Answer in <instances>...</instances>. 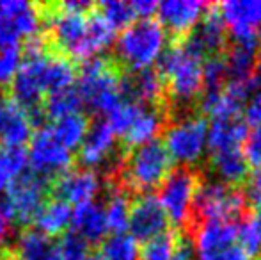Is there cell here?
Listing matches in <instances>:
<instances>
[{
	"instance_id": "cell-1",
	"label": "cell",
	"mask_w": 261,
	"mask_h": 260,
	"mask_svg": "<svg viewBox=\"0 0 261 260\" xmlns=\"http://www.w3.org/2000/svg\"><path fill=\"white\" fill-rule=\"evenodd\" d=\"M172 171V160L158 139L124 150L117 166L110 171L109 184L130 193H148L160 187Z\"/></svg>"
},
{
	"instance_id": "cell-2",
	"label": "cell",
	"mask_w": 261,
	"mask_h": 260,
	"mask_svg": "<svg viewBox=\"0 0 261 260\" xmlns=\"http://www.w3.org/2000/svg\"><path fill=\"white\" fill-rule=\"evenodd\" d=\"M165 93L176 111H187L203 91V59L179 45L165 50L160 57V72Z\"/></svg>"
},
{
	"instance_id": "cell-3",
	"label": "cell",
	"mask_w": 261,
	"mask_h": 260,
	"mask_svg": "<svg viewBox=\"0 0 261 260\" xmlns=\"http://www.w3.org/2000/svg\"><path fill=\"white\" fill-rule=\"evenodd\" d=\"M123 69L112 57H93L79 69V97L89 111L109 114L123 102L121 93Z\"/></svg>"
},
{
	"instance_id": "cell-4",
	"label": "cell",
	"mask_w": 261,
	"mask_h": 260,
	"mask_svg": "<svg viewBox=\"0 0 261 260\" xmlns=\"http://www.w3.org/2000/svg\"><path fill=\"white\" fill-rule=\"evenodd\" d=\"M165 29L153 18L135 20L126 29H123L116 43V57H112L119 68L130 72L148 69L156 63L165 52Z\"/></svg>"
},
{
	"instance_id": "cell-5",
	"label": "cell",
	"mask_w": 261,
	"mask_h": 260,
	"mask_svg": "<svg viewBox=\"0 0 261 260\" xmlns=\"http://www.w3.org/2000/svg\"><path fill=\"white\" fill-rule=\"evenodd\" d=\"M50 184L52 182L48 178L36 171H23L6 189V196L0 201V214L16 225H29L36 221L50 195Z\"/></svg>"
},
{
	"instance_id": "cell-6",
	"label": "cell",
	"mask_w": 261,
	"mask_h": 260,
	"mask_svg": "<svg viewBox=\"0 0 261 260\" xmlns=\"http://www.w3.org/2000/svg\"><path fill=\"white\" fill-rule=\"evenodd\" d=\"M208 143V123L197 114H179L165 130V146L169 157L174 162L189 168L199 162L206 152Z\"/></svg>"
},
{
	"instance_id": "cell-7",
	"label": "cell",
	"mask_w": 261,
	"mask_h": 260,
	"mask_svg": "<svg viewBox=\"0 0 261 260\" xmlns=\"http://www.w3.org/2000/svg\"><path fill=\"white\" fill-rule=\"evenodd\" d=\"M247 200L244 193L219 180L199 184L194 200V214L201 223L237 221L245 212Z\"/></svg>"
},
{
	"instance_id": "cell-8",
	"label": "cell",
	"mask_w": 261,
	"mask_h": 260,
	"mask_svg": "<svg viewBox=\"0 0 261 260\" xmlns=\"http://www.w3.org/2000/svg\"><path fill=\"white\" fill-rule=\"evenodd\" d=\"M199 177L190 168H176L160 185V201L167 219L176 226H185L194 210Z\"/></svg>"
},
{
	"instance_id": "cell-9",
	"label": "cell",
	"mask_w": 261,
	"mask_h": 260,
	"mask_svg": "<svg viewBox=\"0 0 261 260\" xmlns=\"http://www.w3.org/2000/svg\"><path fill=\"white\" fill-rule=\"evenodd\" d=\"M32 171L50 182L61 173L69 170L73 164V155L68 148L61 145L52 135L48 127H41L31 135V150L27 153Z\"/></svg>"
},
{
	"instance_id": "cell-10",
	"label": "cell",
	"mask_w": 261,
	"mask_h": 260,
	"mask_svg": "<svg viewBox=\"0 0 261 260\" xmlns=\"http://www.w3.org/2000/svg\"><path fill=\"white\" fill-rule=\"evenodd\" d=\"M169 219L162 208L160 201L153 195H141L130 203L128 230L137 243H148L167 232Z\"/></svg>"
},
{
	"instance_id": "cell-11",
	"label": "cell",
	"mask_w": 261,
	"mask_h": 260,
	"mask_svg": "<svg viewBox=\"0 0 261 260\" xmlns=\"http://www.w3.org/2000/svg\"><path fill=\"white\" fill-rule=\"evenodd\" d=\"M101 187V178L96 171L87 168H69L68 171L54 178L50 184V193L55 196V200H61L68 205H82L93 201Z\"/></svg>"
},
{
	"instance_id": "cell-12",
	"label": "cell",
	"mask_w": 261,
	"mask_h": 260,
	"mask_svg": "<svg viewBox=\"0 0 261 260\" xmlns=\"http://www.w3.org/2000/svg\"><path fill=\"white\" fill-rule=\"evenodd\" d=\"M227 31L220 18L219 11L212 9L210 13L203 14L199 23L183 38V46L199 59L204 57L220 56V50L226 46Z\"/></svg>"
},
{
	"instance_id": "cell-13",
	"label": "cell",
	"mask_w": 261,
	"mask_h": 260,
	"mask_svg": "<svg viewBox=\"0 0 261 260\" xmlns=\"http://www.w3.org/2000/svg\"><path fill=\"white\" fill-rule=\"evenodd\" d=\"M121 93L128 102L142 107H162L160 102L165 97V82L156 69L128 72L121 77Z\"/></svg>"
},
{
	"instance_id": "cell-14",
	"label": "cell",
	"mask_w": 261,
	"mask_h": 260,
	"mask_svg": "<svg viewBox=\"0 0 261 260\" xmlns=\"http://www.w3.org/2000/svg\"><path fill=\"white\" fill-rule=\"evenodd\" d=\"M204 9H208V4L199 0H167L158 4L156 14L160 18V25L174 36L185 38L199 23Z\"/></svg>"
},
{
	"instance_id": "cell-15",
	"label": "cell",
	"mask_w": 261,
	"mask_h": 260,
	"mask_svg": "<svg viewBox=\"0 0 261 260\" xmlns=\"http://www.w3.org/2000/svg\"><path fill=\"white\" fill-rule=\"evenodd\" d=\"M31 130L27 111L9 94H0V146L21 148L31 139Z\"/></svg>"
},
{
	"instance_id": "cell-16",
	"label": "cell",
	"mask_w": 261,
	"mask_h": 260,
	"mask_svg": "<svg viewBox=\"0 0 261 260\" xmlns=\"http://www.w3.org/2000/svg\"><path fill=\"white\" fill-rule=\"evenodd\" d=\"M80 162L86 164L87 170L112 160L116 157V134L110 129L107 120H98L84 137L80 145Z\"/></svg>"
},
{
	"instance_id": "cell-17",
	"label": "cell",
	"mask_w": 261,
	"mask_h": 260,
	"mask_svg": "<svg viewBox=\"0 0 261 260\" xmlns=\"http://www.w3.org/2000/svg\"><path fill=\"white\" fill-rule=\"evenodd\" d=\"M116 34V29L109 23L103 18V14L98 11V7L94 6V9H91L87 13V25H86V34H84L82 43L79 45L76 52L73 54V61H89L93 57H96L100 52H103L107 46H110Z\"/></svg>"
},
{
	"instance_id": "cell-18",
	"label": "cell",
	"mask_w": 261,
	"mask_h": 260,
	"mask_svg": "<svg viewBox=\"0 0 261 260\" xmlns=\"http://www.w3.org/2000/svg\"><path fill=\"white\" fill-rule=\"evenodd\" d=\"M238 237L237 221H208L201 223L196 230L194 243L199 255H219L234 246Z\"/></svg>"
},
{
	"instance_id": "cell-19",
	"label": "cell",
	"mask_w": 261,
	"mask_h": 260,
	"mask_svg": "<svg viewBox=\"0 0 261 260\" xmlns=\"http://www.w3.org/2000/svg\"><path fill=\"white\" fill-rule=\"evenodd\" d=\"M52 246V241L38 228H21L13 244L2 250L0 260H45Z\"/></svg>"
},
{
	"instance_id": "cell-20",
	"label": "cell",
	"mask_w": 261,
	"mask_h": 260,
	"mask_svg": "<svg viewBox=\"0 0 261 260\" xmlns=\"http://www.w3.org/2000/svg\"><path fill=\"white\" fill-rule=\"evenodd\" d=\"M69 225L73 226V232L79 233L87 244L100 243L109 232L103 207L94 203V201L76 205L75 210H71V223Z\"/></svg>"
},
{
	"instance_id": "cell-21",
	"label": "cell",
	"mask_w": 261,
	"mask_h": 260,
	"mask_svg": "<svg viewBox=\"0 0 261 260\" xmlns=\"http://www.w3.org/2000/svg\"><path fill=\"white\" fill-rule=\"evenodd\" d=\"M210 170L213 171L219 182L234 187L237 184L244 182L249 175V164L242 152V146L238 148H224L217 152H210Z\"/></svg>"
},
{
	"instance_id": "cell-22",
	"label": "cell",
	"mask_w": 261,
	"mask_h": 260,
	"mask_svg": "<svg viewBox=\"0 0 261 260\" xmlns=\"http://www.w3.org/2000/svg\"><path fill=\"white\" fill-rule=\"evenodd\" d=\"M165 125L164 107H144L132 127L123 134L124 150H132L156 139Z\"/></svg>"
},
{
	"instance_id": "cell-23",
	"label": "cell",
	"mask_w": 261,
	"mask_h": 260,
	"mask_svg": "<svg viewBox=\"0 0 261 260\" xmlns=\"http://www.w3.org/2000/svg\"><path fill=\"white\" fill-rule=\"evenodd\" d=\"M247 123L238 116V118L227 120H213L208 127V143L206 148L210 152L224 148H238L247 137Z\"/></svg>"
},
{
	"instance_id": "cell-24",
	"label": "cell",
	"mask_w": 261,
	"mask_h": 260,
	"mask_svg": "<svg viewBox=\"0 0 261 260\" xmlns=\"http://www.w3.org/2000/svg\"><path fill=\"white\" fill-rule=\"evenodd\" d=\"M29 2L21 0H0V52L18 46L21 34V14Z\"/></svg>"
},
{
	"instance_id": "cell-25",
	"label": "cell",
	"mask_w": 261,
	"mask_h": 260,
	"mask_svg": "<svg viewBox=\"0 0 261 260\" xmlns=\"http://www.w3.org/2000/svg\"><path fill=\"white\" fill-rule=\"evenodd\" d=\"M50 132L64 148L69 152L79 148L89 130V118L84 112H71L68 116H62L59 120H54V125L48 127Z\"/></svg>"
},
{
	"instance_id": "cell-26",
	"label": "cell",
	"mask_w": 261,
	"mask_h": 260,
	"mask_svg": "<svg viewBox=\"0 0 261 260\" xmlns=\"http://www.w3.org/2000/svg\"><path fill=\"white\" fill-rule=\"evenodd\" d=\"M71 223V207L61 200H46L36 218V226L46 237H59Z\"/></svg>"
},
{
	"instance_id": "cell-27",
	"label": "cell",
	"mask_w": 261,
	"mask_h": 260,
	"mask_svg": "<svg viewBox=\"0 0 261 260\" xmlns=\"http://www.w3.org/2000/svg\"><path fill=\"white\" fill-rule=\"evenodd\" d=\"M103 212L107 228L114 233H124V230H128V214H130L128 193L121 187L110 185V195L103 207Z\"/></svg>"
},
{
	"instance_id": "cell-28",
	"label": "cell",
	"mask_w": 261,
	"mask_h": 260,
	"mask_svg": "<svg viewBox=\"0 0 261 260\" xmlns=\"http://www.w3.org/2000/svg\"><path fill=\"white\" fill-rule=\"evenodd\" d=\"M27 152L25 148H9L0 146V195L20 177L27 168Z\"/></svg>"
},
{
	"instance_id": "cell-29",
	"label": "cell",
	"mask_w": 261,
	"mask_h": 260,
	"mask_svg": "<svg viewBox=\"0 0 261 260\" xmlns=\"http://www.w3.org/2000/svg\"><path fill=\"white\" fill-rule=\"evenodd\" d=\"M79 107H82V102H80L79 91L76 87H69V89L59 91L50 97H46L43 100L41 111L45 118L59 120L62 116H68L71 112H79Z\"/></svg>"
},
{
	"instance_id": "cell-30",
	"label": "cell",
	"mask_w": 261,
	"mask_h": 260,
	"mask_svg": "<svg viewBox=\"0 0 261 260\" xmlns=\"http://www.w3.org/2000/svg\"><path fill=\"white\" fill-rule=\"evenodd\" d=\"M100 257L103 260H139V244L128 233H114L101 244Z\"/></svg>"
},
{
	"instance_id": "cell-31",
	"label": "cell",
	"mask_w": 261,
	"mask_h": 260,
	"mask_svg": "<svg viewBox=\"0 0 261 260\" xmlns=\"http://www.w3.org/2000/svg\"><path fill=\"white\" fill-rule=\"evenodd\" d=\"M179 241L176 233L165 232L155 239L148 241L144 244V250L141 253L142 260H171L174 257L176 250L179 246Z\"/></svg>"
},
{
	"instance_id": "cell-32",
	"label": "cell",
	"mask_w": 261,
	"mask_h": 260,
	"mask_svg": "<svg viewBox=\"0 0 261 260\" xmlns=\"http://www.w3.org/2000/svg\"><path fill=\"white\" fill-rule=\"evenodd\" d=\"M96 7L114 29H126L128 25L134 23V20L137 18L130 2H116V0H109V2L98 4Z\"/></svg>"
},
{
	"instance_id": "cell-33",
	"label": "cell",
	"mask_w": 261,
	"mask_h": 260,
	"mask_svg": "<svg viewBox=\"0 0 261 260\" xmlns=\"http://www.w3.org/2000/svg\"><path fill=\"white\" fill-rule=\"evenodd\" d=\"M142 109H144L142 105H137V104H134V102L124 100V102H121L112 112H109L107 123H109L110 129H112V132L116 135H123L124 132L132 127V123L135 122V118L141 114Z\"/></svg>"
},
{
	"instance_id": "cell-34",
	"label": "cell",
	"mask_w": 261,
	"mask_h": 260,
	"mask_svg": "<svg viewBox=\"0 0 261 260\" xmlns=\"http://www.w3.org/2000/svg\"><path fill=\"white\" fill-rule=\"evenodd\" d=\"M237 241L240 243V248L249 255L251 258L258 257L261 253V233L256 226L254 219H245L244 223L238 225V237Z\"/></svg>"
},
{
	"instance_id": "cell-35",
	"label": "cell",
	"mask_w": 261,
	"mask_h": 260,
	"mask_svg": "<svg viewBox=\"0 0 261 260\" xmlns=\"http://www.w3.org/2000/svg\"><path fill=\"white\" fill-rule=\"evenodd\" d=\"M21 59H23V50L20 46H13L0 52V86H9L13 82Z\"/></svg>"
},
{
	"instance_id": "cell-36",
	"label": "cell",
	"mask_w": 261,
	"mask_h": 260,
	"mask_svg": "<svg viewBox=\"0 0 261 260\" xmlns=\"http://www.w3.org/2000/svg\"><path fill=\"white\" fill-rule=\"evenodd\" d=\"M242 152H244L247 164L261 168V125L254 127L251 132H247Z\"/></svg>"
},
{
	"instance_id": "cell-37",
	"label": "cell",
	"mask_w": 261,
	"mask_h": 260,
	"mask_svg": "<svg viewBox=\"0 0 261 260\" xmlns=\"http://www.w3.org/2000/svg\"><path fill=\"white\" fill-rule=\"evenodd\" d=\"M244 122L252 127L261 125V87H258V89L249 97V102H247V105H245Z\"/></svg>"
},
{
	"instance_id": "cell-38",
	"label": "cell",
	"mask_w": 261,
	"mask_h": 260,
	"mask_svg": "<svg viewBox=\"0 0 261 260\" xmlns=\"http://www.w3.org/2000/svg\"><path fill=\"white\" fill-rule=\"evenodd\" d=\"M247 187H245V200L261 205V168H256L251 175H247Z\"/></svg>"
},
{
	"instance_id": "cell-39",
	"label": "cell",
	"mask_w": 261,
	"mask_h": 260,
	"mask_svg": "<svg viewBox=\"0 0 261 260\" xmlns=\"http://www.w3.org/2000/svg\"><path fill=\"white\" fill-rule=\"evenodd\" d=\"M132 7L135 11V16L139 20H149L153 14H156V2H151V0H139V2H132Z\"/></svg>"
},
{
	"instance_id": "cell-40",
	"label": "cell",
	"mask_w": 261,
	"mask_h": 260,
	"mask_svg": "<svg viewBox=\"0 0 261 260\" xmlns=\"http://www.w3.org/2000/svg\"><path fill=\"white\" fill-rule=\"evenodd\" d=\"M212 257L215 260H252L240 246H231L227 250H224L222 253L212 255Z\"/></svg>"
},
{
	"instance_id": "cell-41",
	"label": "cell",
	"mask_w": 261,
	"mask_h": 260,
	"mask_svg": "<svg viewBox=\"0 0 261 260\" xmlns=\"http://www.w3.org/2000/svg\"><path fill=\"white\" fill-rule=\"evenodd\" d=\"M171 260H192V248H190V244L185 243V241H179L178 250H176L174 257Z\"/></svg>"
},
{
	"instance_id": "cell-42",
	"label": "cell",
	"mask_w": 261,
	"mask_h": 260,
	"mask_svg": "<svg viewBox=\"0 0 261 260\" xmlns=\"http://www.w3.org/2000/svg\"><path fill=\"white\" fill-rule=\"evenodd\" d=\"M7 219L4 218L2 214H0V253H2V244H4V239H6V235H7Z\"/></svg>"
},
{
	"instance_id": "cell-43",
	"label": "cell",
	"mask_w": 261,
	"mask_h": 260,
	"mask_svg": "<svg viewBox=\"0 0 261 260\" xmlns=\"http://www.w3.org/2000/svg\"><path fill=\"white\" fill-rule=\"evenodd\" d=\"M254 84L256 87H261V52L256 57V66H254Z\"/></svg>"
},
{
	"instance_id": "cell-44",
	"label": "cell",
	"mask_w": 261,
	"mask_h": 260,
	"mask_svg": "<svg viewBox=\"0 0 261 260\" xmlns=\"http://www.w3.org/2000/svg\"><path fill=\"white\" fill-rule=\"evenodd\" d=\"M254 223H256V226H258V230H259V233H261V205H259L258 212H256V218H254Z\"/></svg>"
},
{
	"instance_id": "cell-45",
	"label": "cell",
	"mask_w": 261,
	"mask_h": 260,
	"mask_svg": "<svg viewBox=\"0 0 261 260\" xmlns=\"http://www.w3.org/2000/svg\"><path fill=\"white\" fill-rule=\"evenodd\" d=\"M86 260H103V258H101L100 257V255H87V257H86Z\"/></svg>"
}]
</instances>
